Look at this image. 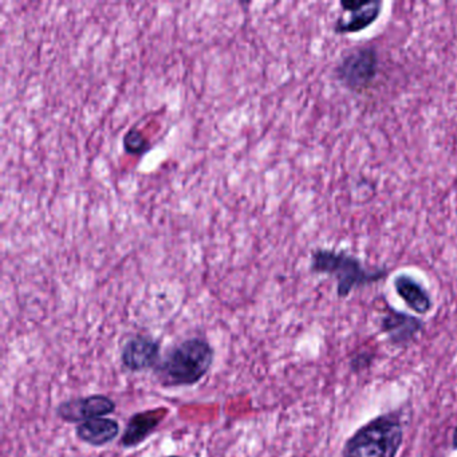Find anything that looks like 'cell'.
Instances as JSON below:
<instances>
[{"mask_svg": "<svg viewBox=\"0 0 457 457\" xmlns=\"http://www.w3.org/2000/svg\"><path fill=\"white\" fill-rule=\"evenodd\" d=\"M214 350L200 339H188L175 347L156 368L164 387H182L200 381L211 368Z\"/></svg>", "mask_w": 457, "mask_h": 457, "instance_id": "1", "label": "cell"}, {"mask_svg": "<svg viewBox=\"0 0 457 457\" xmlns=\"http://www.w3.org/2000/svg\"><path fill=\"white\" fill-rule=\"evenodd\" d=\"M403 444L397 414H384L361 427L347 441L342 457H396Z\"/></svg>", "mask_w": 457, "mask_h": 457, "instance_id": "2", "label": "cell"}, {"mask_svg": "<svg viewBox=\"0 0 457 457\" xmlns=\"http://www.w3.org/2000/svg\"><path fill=\"white\" fill-rule=\"evenodd\" d=\"M312 270L328 273L339 282V297H347L355 287L374 283L387 275L385 270H368L357 257L334 249H315L312 255Z\"/></svg>", "mask_w": 457, "mask_h": 457, "instance_id": "3", "label": "cell"}, {"mask_svg": "<svg viewBox=\"0 0 457 457\" xmlns=\"http://www.w3.org/2000/svg\"><path fill=\"white\" fill-rule=\"evenodd\" d=\"M379 71V54L373 47H361L347 54L337 66V78L347 89L360 92L376 78Z\"/></svg>", "mask_w": 457, "mask_h": 457, "instance_id": "4", "label": "cell"}, {"mask_svg": "<svg viewBox=\"0 0 457 457\" xmlns=\"http://www.w3.org/2000/svg\"><path fill=\"white\" fill-rule=\"evenodd\" d=\"M382 6L384 4L379 0H344L341 7L349 12L350 18H339L334 26V31L337 34H355L365 30L379 20Z\"/></svg>", "mask_w": 457, "mask_h": 457, "instance_id": "5", "label": "cell"}, {"mask_svg": "<svg viewBox=\"0 0 457 457\" xmlns=\"http://www.w3.org/2000/svg\"><path fill=\"white\" fill-rule=\"evenodd\" d=\"M114 409H116V404L111 398L102 395H95L66 401V403L58 406L57 413L61 419L68 422H85L106 416V414L111 413Z\"/></svg>", "mask_w": 457, "mask_h": 457, "instance_id": "6", "label": "cell"}, {"mask_svg": "<svg viewBox=\"0 0 457 457\" xmlns=\"http://www.w3.org/2000/svg\"><path fill=\"white\" fill-rule=\"evenodd\" d=\"M160 355V345L148 337H135L125 345L122 363L133 371H145L155 365Z\"/></svg>", "mask_w": 457, "mask_h": 457, "instance_id": "7", "label": "cell"}, {"mask_svg": "<svg viewBox=\"0 0 457 457\" xmlns=\"http://www.w3.org/2000/svg\"><path fill=\"white\" fill-rule=\"evenodd\" d=\"M167 414H168V409L166 408L151 409V411L135 414L127 422L126 429L122 436V445L129 448L143 443L161 424Z\"/></svg>", "mask_w": 457, "mask_h": 457, "instance_id": "8", "label": "cell"}, {"mask_svg": "<svg viewBox=\"0 0 457 457\" xmlns=\"http://www.w3.org/2000/svg\"><path fill=\"white\" fill-rule=\"evenodd\" d=\"M395 289L398 297L417 314H427L432 309L433 303L427 290L412 276L398 275L395 279Z\"/></svg>", "mask_w": 457, "mask_h": 457, "instance_id": "9", "label": "cell"}, {"mask_svg": "<svg viewBox=\"0 0 457 457\" xmlns=\"http://www.w3.org/2000/svg\"><path fill=\"white\" fill-rule=\"evenodd\" d=\"M118 424L114 420L100 417L79 424L77 436L85 443L100 446L113 441L118 435Z\"/></svg>", "mask_w": 457, "mask_h": 457, "instance_id": "10", "label": "cell"}, {"mask_svg": "<svg viewBox=\"0 0 457 457\" xmlns=\"http://www.w3.org/2000/svg\"><path fill=\"white\" fill-rule=\"evenodd\" d=\"M385 333L389 334L392 341L404 344L416 336L417 331H421L422 322L417 318L411 317L403 313L392 312L384 318L382 322Z\"/></svg>", "mask_w": 457, "mask_h": 457, "instance_id": "11", "label": "cell"}, {"mask_svg": "<svg viewBox=\"0 0 457 457\" xmlns=\"http://www.w3.org/2000/svg\"><path fill=\"white\" fill-rule=\"evenodd\" d=\"M124 146L127 153L130 155H143L149 149V143L143 133L138 132L137 129H130L125 135Z\"/></svg>", "mask_w": 457, "mask_h": 457, "instance_id": "12", "label": "cell"}, {"mask_svg": "<svg viewBox=\"0 0 457 457\" xmlns=\"http://www.w3.org/2000/svg\"><path fill=\"white\" fill-rule=\"evenodd\" d=\"M452 443H453V448L457 449V428L454 429L453 438H452Z\"/></svg>", "mask_w": 457, "mask_h": 457, "instance_id": "13", "label": "cell"}, {"mask_svg": "<svg viewBox=\"0 0 457 457\" xmlns=\"http://www.w3.org/2000/svg\"><path fill=\"white\" fill-rule=\"evenodd\" d=\"M171 457H179V456H171Z\"/></svg>", "mask_w": 457, "mask_h": 457, "instance_id": "14", "label": "cell"}]
</instances>
